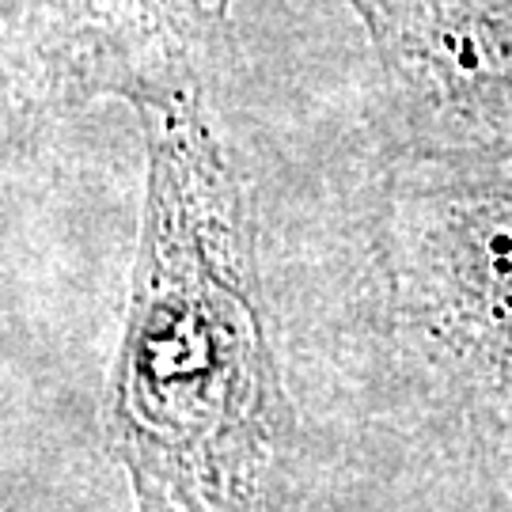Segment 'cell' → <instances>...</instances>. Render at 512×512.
<instances>
[{"mask_svg": "<svg viewBox=\"0 0 512 512\" xmlns=\"http://www.w3.org/2000/svg\"><path fill=\"white\" fill-rule=\"evenodd\" d=\"M224 46V0H4L8 122L202 88Z\"/></svg>", "mask_w": 512, "mask_h": 512, "instance_id": "obj_3", "label": "cell"}, {"mask_svg": "<svg viewBox=\"0 0 512 512\" xmlns=\"http://www.w3.org/2000/svg\"><path fill=\"white\" fill-rule=\"evenodd\" d=\"M399 160L512 167V0H346Z\"/></svg>", "mask_w": 512, "mask_h": 512, "instance_id": "obj_4", "label": "cell"}, {"mask_svg": "<svg viewBox=\"0 0 512 512\" xmlns=\"http://www.w3.org/2000/svg\"><path fill=\"white\" fill-rule=\"evenodd\" d=\"M384 239L406 315L467 372H512V167L399 160Z\"/></svg>", "mask_w": 512, "mask_h": 512, "instance_id": "obj_2", "label": "cell"}, {"mask_svg": "<svg viewBox=\"0 0 512 512\" xmlns=\"http://www.w3.org/2000/svg\"><path fill=\"white\" fill-rule=\"evenodd\" d=\"M145 217L107 444L137 512H258L285 403L209 84L141 103Z\"/></svg>", "mask_w": 512, "mask_h": 512, "instance_id": "obj_1", "label": "cell"}]
</instances>
